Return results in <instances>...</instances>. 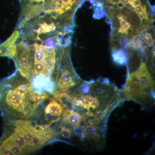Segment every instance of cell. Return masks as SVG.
<instances>
[{
    "mask_svg": "<svg viewBox=\"0 0 155 155\" xmlns=\"http://www.w3.org/2000/svg\"><path fill=\"white\" fill-rule=\"evenodd\" d=\"M94 13L93 15V17L95 19H100L107 16L105 11L95 7L94 8Z\"/></svg>",
    "mask_w": 155,
    "mask_h": 155,
    "instance_id": "13",
    "label": "cell"
},
{
    "mask_svg": "<svg viewBox=\"0 0 155 155\" xmlns=\"http://www.w3.org/2000/svg\"><path fill=\"white\" fill-rule=\"evenodd\" d=\"M56 82L58 88L57 91L62 92H67L69 89L76 84L74 73L69 68L61 70L58 66Z\"/></svg>",
    "mask_w": 155,
    "mask_h": 155,
    "instance_id": "5",
    "label": "cell"
},
{
    "mask_svg": "<svg viewBox=\"0 0 155 155\" xmlns=\"http://www.w3.org/2000/svg\"><path fill=\"white\" fill-rule=\"evenodd\" d=\"M129 1H130V2H132V1H133V0H129Z\"/></svg>",
    "mask_w": 155,
    "mask_h": 155,
    "instance_id": "22",
    "label": "cell"
},
{
    "mask_svg": "<svg viewBox=\"0 0 155 155\" xmlns=\"http://www.w3.org/2000/svg\"><path fill=\"white\" fill-rule=\"evenodd\" d=\"M136 13H137V15H140L142 14L143 13V11H147L146 6L144 5L142 6L141 5L137 6L134 8Z\"/></svg>",
    "mask_w": 155,
    "mask_h": 155,
    "instance_id": "16",
    "label": "cell"
},
{
    "mask_svg": "<svg viewBox=\"0 0 155 155\" xmlns=\"http://www.w3.org/2000/svg\"><path fill=\"white\" fill-rule=\"evenodd\" d=\"M117 18L119 21L120 27L118 29V32L122 34H125L126 35H128V30L131 27V25L125 19H127V16H125L123 14H119L117 16Z\"/></svg>",
    "mask_w": 155,
    "mask_h": 155,
    "instance_id": "10",
    "label": "cell"
},
{
    "mask_svg": "<svg viewBox=\"0 0 155 155\" xmlns=\"http://www.w3.org/2000/svg\"><path fill=\"white\" fill-rule=\"evenodd\" d=\"M104 0H101V2H104Z\"/></svg>",
    "mask_w": 155,
    "mask_h": 155,
    "instance_id": "21",
    "label": "cell"
},
{
    "mask_svg": "<svg viewBox=\"0 0 155 155\" xmlns=\"http://www.w3.org/2000/svg\"><path fill=\"white\" fill-rule=\"evenodd\" d=\"M7 121L8 123L0 141V155L31 153L57 137L51 124L40 125L29 119Z\"/></svg>",
    "mask_w": 155,
    "mask_h": 155,
    "instance_id": "2",
    "label": "cell"
},
{
    "mask_svg": "<svg viewBox=\"0 0 155 155\" xmlns=\"http://www.w3.org/2000/svg\"><path fill=\"white\" fill-rule=\"evenodd\" d=\"M143 39L147 44L152 45L154 44V41L150 33L146 32L143 35Z\"/></svg>",
    "mask_w": 155,
    "mask_h": 155,
    "instance_id": "14",
    "label": "cell"
},
{
    "mask_svg": "<svg viewBox=\"0 0 155 155\" xmlns=\"http://www.w3.org/2000/svg\"><path fill=\"white\" fill-rule=\"evenodd\" d=\"M89 2L91 4V5H94V0H90Z\"/></svg>",
    "mask_w": 155,
    "mask_h": 155,
    "instance_id": "20",
    "label": "cell"
},
{
    "mask_svg": "<svg viewBox=\"0 0 155 155\" xmlns=\"http://www.w3.org/2000/svg\"><path fill=\"white\" fill-rule=\"evenodd\" d=\"M117 5V7H118V8H119V9H123L124 7H125V5H124L123 3H122V2H120V1H119V2H118Z\"/></svg>",
    "mask_w": 155,
    "mask_h": 155,
    "instance_id": "18",
    "label": "cell"
},
{
    "mask_svg": "<svg viewBox=\"0 0 155 155\" xmlns=\"http://www.w3.org/2000/svg\"><path fill=\"white\" fill-rule=\"evenodd\" d=\"M112 58L114 63L119 65H125L128 61L127 54L122 49L114 51L112 54Z\"/></svg>",
    "mask_w": 155,
    "mask_h": 155,
    "instance_id": "9",
    "label": "cell"
},
{
    "mask_svg": "<svg viewBox=\"0 0 155 155\" xmlns=\"http://www.w3.org/2000/svg\"><path fill=\"white\" fill-rule=\"evenodd\" d=\"M64 111V107L54 99H50L44 110L45 119L49 121L48 124L57 122L61 118Z\"/></svg>",
    "mask_w": 155,
    "mask_h": 155,
    "instance_id": "6",
    "label": "cell"
},
{
    "mask_svg": "<svg viewBox=\"0 0 155 155\" xmlns=\"http://www.w3.org/2000/svg\"><path fill=\"white\" fill-rule=\"evenodd\" d=\"M49 98L16 71L0 82V110L6 121L30 119Z\"/></svg>",
    "mask_w": 155,
    "mask_h": 155,
    "instance_id": "1",
    "label": "cell"
},
{
    "mask_svg": "<svg viewBox=\"0 0 155 155\" xmlns=\"http://www.w3.org/2000/svg\"><path fill=\"white\" fill-rule=\"evenodd\" d=\"M62 114V119L64 123L75 127H78L81 124L82 116L72 109L67 108L63 111Z\"/></svg>",
    "mask_w": 155,
    "mask_h": 155,
    "instance_id": "8",
    "label": "cell"
},
{
    "mask_svg": "<svg viewBox=\"0 0 155 155\" xmlns=\"http://www.w3.org/2000/svg\"><path fill=\"white\" fill-rule=\"evenodd\" d=\"M100 104V100L98 99L96 97H95L92 102L90 108L95 110L96 108L98 107Z\"/></svg>",
    "mask_w": 155,
    "mask_h": 155,
    "instance_id": "15",
    "label": "cell"
},
{
    "mask_svg": "<svg viewBox=\"0 0 155 155\" xmlns=\"http://www.w3.org/2000/svg\"><path fill=\"white\" fill-rule=\"evenodd\" d=\"M83 132L84 135L90 139H98L99 135L96 128L93 125H86L84 128Z\"/></svg>",
    "mask_w": 155,
    "mask_h": 155,
    "instance_id": "11",
    "label": "cell"
},
{
    "mask_svg": "<svg viewBox=\"0 0 155 155\" xmlns=\"http://www.w3.org/2000/svg\"><path fill=\"white\" fill-rule=\"evenodd\" d=\"M120 2H122V3H123L124 5H127V4L129 3V0H120Z\"/></svg>",
    "mask_w": 155,
    "mask_h": 155,
    "instance_id": "19",
    "label": "cell"
},
{
    "mask_svg": "<svg viewBox=\"0 0 155 155\" xmlns=\"http://www.w3.org/2000/svg\"><path fill=\"white\" fill-rule=\"evenodd\" d=\"M129 3L133 8H135L136 6L141 5V2L140 0H133L132 2H129Z\"/></svg>",
    "mask_w": 155,
    "mask_h": 155,
    "instance_id": "17",
    "label": "cell"
},
{
    "mask_svg": "<svg viewBox=\"0 0 155 155\" xmlns=\"http://www.w3.org/2000/svg\"><path fill=\"white\" fill-rule=\"evenodd\" d=\"M124 92L127 98L138 99L146 96L147 92L143 91L140 86L139 77L137 71L129 75L124 88Z\"/></svg>",
    "mask_w": 155,
    "mask_h": 155,
    "instance_id": "4",
    "label": "cell"
},
{
    "mask_svg": "<svg viewBox=\"0 0 155 155\" xmlns=\"http://www.w3.org/2000/svg\"><path fill=\"white\" fill-rule=\"evenodd\" d=\"M60 128L61 135L64 138L69 139L72 136V130L69 127L61 125Z\"/></svg>",
    "mask_w": 155,
    "mask_h": 155,
    "instance_id": "12",
    "label": "cell"
},
{
    "mask_svg": "<svg viewBox=\"0 0 155 155\" xmlns=\"http://www.w3.org/2000/svg\"><path fill=\"white\" fill-rule=\"evenodd\" d=\"M21 13L17 28H30L41 26L47 33L56 25L61 32L75 22L77 9L67 5L62 0H19Z\"/></svg>",
    "mask_w": 155,
    "mask_h": 155,
    "instance_id": "3",
    "label": "cell"
},
{
    "mask_svg": "<svg viewBox=\"0 0 155 155\" xmlns=\"http://www.w3.org/2000/svg\"><path fill=\"white\" fill-rule=\"evenodd\" d=\"M139 77L140 86L143 91L153 88V81L151 77L144 62H142L139 69L137 70Z\"/></svg>",
    "mask_w": 155,
    "mask_h": 155,
    "instance_id": "7",
    "label": "cell"
}]
</instances>
